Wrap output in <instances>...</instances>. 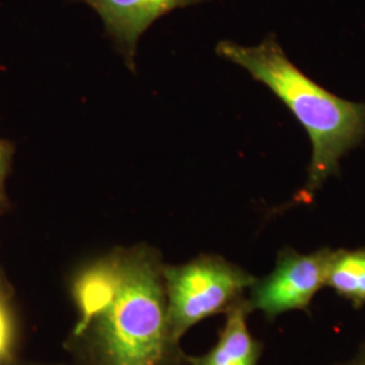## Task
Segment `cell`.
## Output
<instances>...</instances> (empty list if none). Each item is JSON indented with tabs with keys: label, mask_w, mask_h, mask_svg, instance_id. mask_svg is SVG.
I'll use <instances>...</instances> for the list:
<instances>
[{
	"label": "cell",
	"mask_w": 365,
	"mask_h": 365,
	"mask_svg": "<svg viewBox=\"0 0 365 365\" xmlns=\"http://www.w3.org/2000/svg\"><path fill=\"white\" fill-rule=\"evenodd\" d=\"M164 261L156 248H114L69 279L76 319L64 341L69 365H185L170 336Z\"/></svg>",
	"instance_id": "cell-1"
},
{
	"label": "cell",
	"mask_w": 365,
	"mask_h": 365,
	"mask_svg": "<svg viewBox=\"0 0 365 365\" xmlns=\"http://www.w3.org/2000/svg\"><path fill=\"white\" fill-rule=\"evenodd\" d=\"M327 287L349 300L354 309L365 306V248L331 250Z\"/></svg>",
	"instance_id": "cell-7"
},
{
	"label": "cell",
	"mask_w": 365,
	"mask_h": 365,
	"mask_svg": "<svg viewBox=\"0 0 365 365\" xmlns=\"http://www.w3.org/2000/svg\"><path fill=\"white\" fill-rule=\"evenodd\" d=\"M10 291L0 274V365H10L16 360L18 327Z\"/></svg>",
	"instance_id": "cell-8"
},
{
	"label": "cell",
	"mask_w": 365,
	"mask_h": 365,
	"mask_svg": "<svg viewBox=\"0 0 365 365\" xmlns=\"http://www.w3.org/2000/svg\"><path fill=\"white\" fill-rule=\"evenodd\" d=\"M217 53L267 86L307 131L313 157L306 187L295 200H312L327 178L339 175V160L364 140L365 103L341 99L307 78L288 60L274 36L256 46L221 41Z\"/></svg>",
	"instance_id": "cell-2"
},
{
	"label": "cell",
	"mask_w": 365,
	"mask_h": 365,
	"mask_svg": "<svg viewBox=\"0 0 365 365\" xmlns=\"http://www.w3.org/2000/svg\"><path fill=\"white\" fill-rule=\"evenodd\" d=\"M10 365H66L57 364V363H41V361H25V360H15Z\"/></svg>",
	"instance_id": "cell-11"
},
{
	"label": "cell",
	"mask_w": 365,
	"mask_h": 365,
	"mask_svg": "<svg viewBox=\"0 0 365 365\" xmlns=\"http://www.w3.org/2000/svg\"><path fill=\"white\" fill-rule=\"evenodd\" d=\"M339 365H365V342L361 344V346L359 348V352L356 353L349 361Z\"/></svg>",
	"instance_id": "cell-10"
},
{
	"label": "cell",
	"mask_w": 365,
	"mask_h": 365,
	"mask_svg": "<svg viewBox=\"0 0 365 365\" xmlns=\"http://www.w3.org/2000/svg\"><path fill=\"white\" fill-rule=\"evenodd\" d=\"M252 313L247 298L226 315L217 344L202 356L185 354L187 365H257L262 344L249 331L247 318Z\"/></svg>",
	"instance_id": "cell-6"
},
{
	"label": "cell",
	"mask_w": 365,
	"mask_h": 365,
	"mask_svg": "<svg viewBox=\"0 0 365 365\" xmlns=\"http://www.w3.org/2000/svg\"><path fill=\"white\" fill-rule=\"evenodd\" d=\"M163 274L170 336L178 345L196 324L226 314L245 299L256 280L220 255H199L180 265L164 264Z\"/></svg>",
	"instance_id": "cell-3"
},
{
	"label": "cell",
	"mask_w": 365,
	"mask_h": 365,
	"mask_svg": "<svg viewBox=\"0 0 365 365\" xmlns=\"http://www.w3.org/2000/svg\"><path fill=\"white\" fill-rule=\"evenodd\" d=\"M99 14L131 69L137 42L155 21L176 9L207 0H83Z\"/></svg>",
	"instance_id": "cell-5"
},
{
	"label": "cell",
	"mask_w": 365,
	"mask_h": 365,
	"mask_svg": "<svg viewBox=\"0 0 365 365\" xmlns=\"http://www.w3.org/2000/svg\"><path fill=\"white\" fill-rule=\"evenodd\" d=\"M330 248L302 255L292 248L282 249L274 271L255 280L247 294L250 312H260L268 321L279 315L307 310L314 297L327 287V272Z\"/></svg>",
	"instance_id": "cell-4"
},
{
	"label": "cell",
	"mask_w": 365,
	"mask_h": 365,
	"mask_svg": "<svg viewBox=\"0 0 365 365\" xmlns=\"http://www.w3.org/2000/svg\"><path fill=\"white\" fill-rule=\"evenodd\" d=\"M11 156H13L11 144L0 140V199L1 200H3V192H4V180L9 173Z\"/></svg>",
	"instance_id": "cell-9"
},
{
	"label": "cell",
	"mask_w": 365,
	"mask_h": 365,
	"mask_svg": "<svg viewBox=\"0 0 365 365\" xmlns=\"http://www.w3.org/2000/svg\"><path fill=\"white\" fill-rule=\"evenodd\" d=\"M0 202H1V199H0Z\"/></svg>",
	"instance_id": "cell-12"
}]
</instances>
